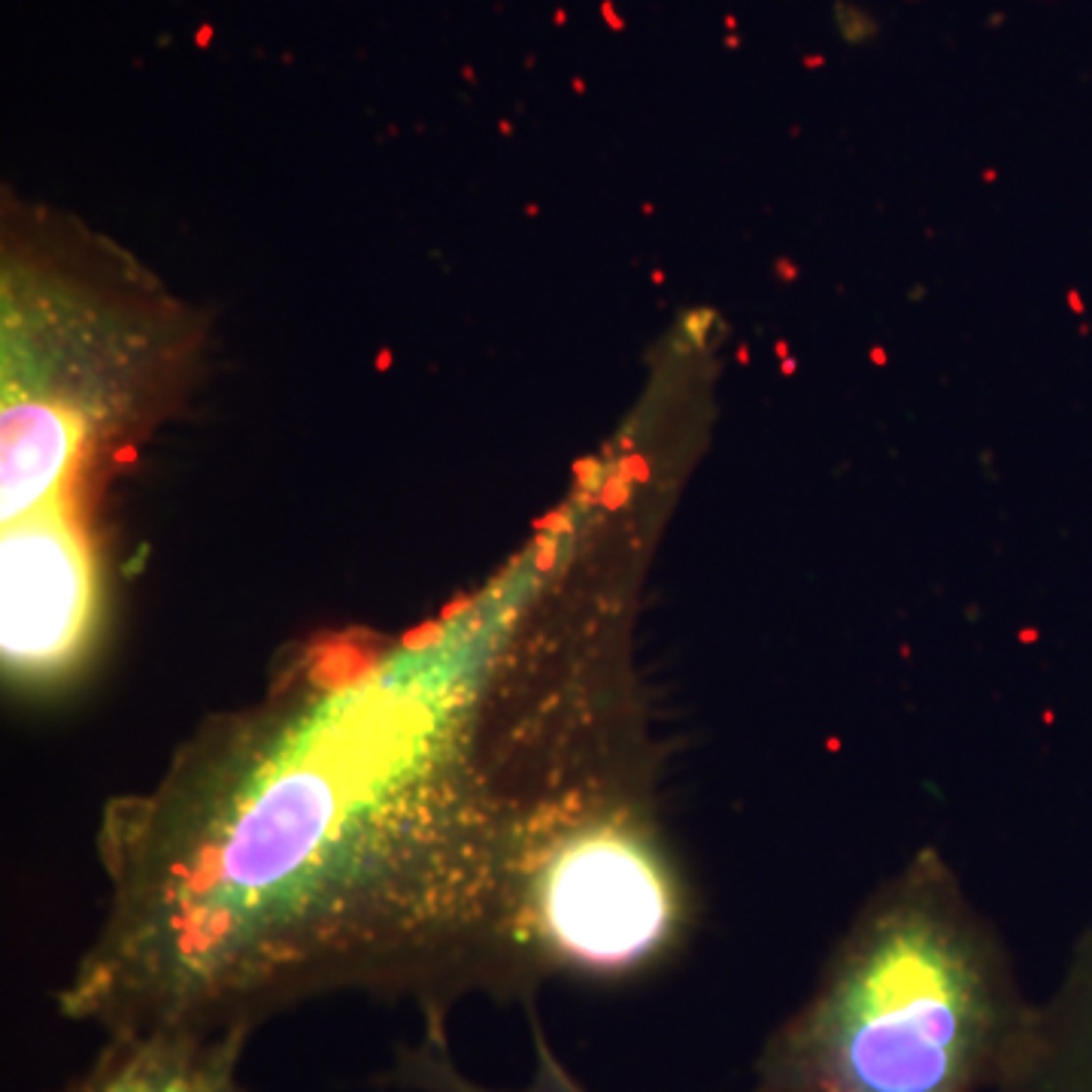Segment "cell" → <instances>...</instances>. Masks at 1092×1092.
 I'll list each match as a JSON object with an SVG mask.
<instances>
[{"mask_svg": "<svg viewBox=\"0 0 1092 1092\" xmlns=\"http://www.w3.org/2000/svg\"><path fill=\"white\" fill-rule=\"evenodd\" d=\"M1032 1017L1008 944L925 847L862 901L747 1092H1002Z\"/></svg>", "mask_w": 1092, "mask_h": 1092, "instance_id": "cell-2", "label": "cell"}, {"mask_svg": "<svg viewBox=\"0 0 1092 1092\" xmlns=\"http://www.w3.org/2000/svg\"><path fill=\"white\" fill-rule=\"evenodd\" d=\"M252 1025H152L110 1032L95 1065L61 1092H243Z\"/></svg>", "mask_w": 1092, "mask_h": 1092, "instance_id": "cell-4", "label": "cell"}, {"mask_svg": "<svg viewBox=\"0 0 1092 1092\" xmlns=\"http://www.w3.org/2000/svg\"><path fill=\"white\" fill-rule=\"evenodd\" d=\"M100 574L70 501L4 522V674L16 689H61L100 634Z\"/></svg>", "mask_w": 1092, "mask_h": 1092, "instance_id": "cell-3", "label": "cell"}, {"mask_svg": "<svg viewBox=\"0 0 1092 1092\" xmlns=\"http://www.w3.org/2000/svg\"><path fill=\"white\" fill-rule=\"evenodd\" d=\"M598 510L580 498L416 632L303 649L110 801L106 910L61 1014L216 1029L334 989L428 1014L501 995L510 886L538 837L659 777L622 628L549 610Z\"/></svg>", "mask_w": 1092, "mask_h": 1092, "instance_id": "cell-1", "label": "cell"}, {"mask_svg": "<svg viewBox=\"0 0 1092 1092\" xmlns=\"http://www.w3.org/2000/svg\"><path fill=\"white\" fill-rule=\"evenodd\" d=\"M1002 1092H1092V925L1047 998Z\"/></svg>", "mask_w": 1092, "mask_h": 1092, "instance_id": "cell-6", "label": "cell"}, {"mask_svg": "<svg viewBox=\"0 0 1092 1092\" xmlns=\"http://www.w3.org/2000/svg\"><path fill=\"white\" fill-rule=\"evenodd\" d=\"M837 27H841L847 43H862L877 31V25H874L862 10H856V6H850V4L837 6Z\"/></svg>", "mask_w": 1092, "mask_h": 1092, "instance_id": "cell-8", "label": "cell"}, {"mask_svg": "<svg viewBox=\"0 0 1092 1092\" xmlns=\"http://www.w3.org/2000/svg\"><path fill=\"white\" fill-rule=\"evenodd\" d=\"M85 416L37 395H6L4 522L67 501L85 446Z\"/></svg>", "mask_w": 1092, "mask_h": 1092, "instance_id": "cell-5", "label": "cell"}, {"mask_svg": "<svg viewBox=\"0 0 1092 1092\" xmlns=\"http://www.w3.org/2000/svg\"><path fill=\"white\" fill-rule=\"evenodd\" d=\"M431 1025L425 1032V1038L416 1047L401 1053L395 1068L397 1083L416 1089V1092H589L577 1080L574 1074L565 1068V1062L555 1056L553 1044H549L544 1025H540L538 1014L531 1010V1038H534V1068L531 1077L516 1089H489L480 1083L467 1080L459 1072V1065L450 1056V1044L444 1035V1014H428Z\"/></svg>", "mask_w": 1092, "mask_h": 1092, "instance_id": "cell-7", "label": "cell"}]
</instances>
